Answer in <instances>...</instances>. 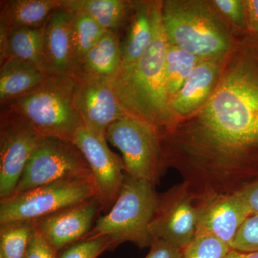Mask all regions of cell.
Masks as SVG:
<instances>
[{"label": "cell", "instance_id": "6da1fadb", "mask_svg": "<svg viewBox=\"0 0 258 258\" xmlns=\"http://www.w3.org/2000/svg\"><path fill=\"white\" fill-rule=\"evenodd\" d=\"M158 132L164 169L196 203L258 184V41L236 42L208 101Z\"/></svg>", "mask_w": 258, "mask_h": 258}, {"label": "cell", "instance_id": "7a4b0ae2", "mask_svg": "<svg viewBox=\"0 0 258 258\" xmlns=\"http://www.w3.org/2000/svg\"><path fill=\"white\" fill-rule=\"evenodd\" d=\"M162 1H151L153 35L150 44L135 63L120 67L112 80L115 92L131 116L157 130L174 121L166 90L165 60L168 42L161 19Z\"/></svg>", "mask_w": 258, "mask_h": 258}, {"label": "cell", "instance_id": "3957f363", "mask_svg": "<svg viewBox=\"0 0 258 258\" xmlns=\"http://www.w3.org/2000/svg\"><path fill=\"white\" fill-rule=\"evenodd\" d=\"M212 2L162 1L161 19L168 43L203 59L222 58L236 42Z\"/></svg>", "mask_w": 258, "mask_h": 258}, {"label": "cell", "instance_id": "277c9868", "mask_svg": "<svg viewBox=\"0 0 258 258\" xmlns=\"http://www.w3.org/2000/svg\"><path fill=\"white\" fill-rule=\"evenodd\" d=\"M76 76L50 75L33 91L1 104V114L15 117L44 138L73 142L84 127L75 104Z\"/></svg>", "mask_w": 258, "mask_h": 258}, {"label": "cell", "instance_id": "5b68a950", "mask_svg": "<svg viewBox=\"0 0 258 258\" xmlns=\"http://www.w3.org/2000/svg\"><path fill=\"white\" fill-rule=\"evenodd\" d=\"M159 194L154 185L125 174L119 196L106 215L97 218L83 240L107 237L111 251L125 242L140 249L150 247L153 237L149 226L157 209Z\"/></svg>", "mask_w": 258, "mask_h": 258}, {"label": "cell", "instance_id": "8992f818", "mask_svg": "<svg viewBox=\"0 0 258 258\" xmlns=\"http://www.w3.org/2000/svg\"><path fill=\"white\" fill-rule=\"evenodd\" d=\"M68 179H94L87 161L73 142L42 138L29 159L13 196Z\"/></svg>", "mask_w": 258, "mask_h": 258}, {"label": "cell", "instance_id": "52a82bcc", "mask_svg": "<svg viewBox=\"0 0 258 258\" xmlns=\"http://www.w3.org/2000/svg\"><path fill=\"white\" fill-rule=\"evenodd\" d=\"M98 196L96 185L68 179L44 185L0 201V225L34 222Z\"/></svg>", "mask_w": 258, "mask_h": 258}, {"label": "cell", "instance_id": "ba28073f", "mask_svg": "<svg viewBox=\"0 0 258 258\" xmlns=\"http://www.w3.org/2000/svg\"><path fill=\"white\" fill-rule=\"evenodd\" d=\"M106 138L123 154L127 175L154 186L158 184L165 169L155 127L128 116L110 125Z\"/></svg>", "mask_w": 258, "mask_h": 258}, {"label": "cell", "instance_id": "9c48e42d", "mask_svg": "<svg viewBox=\"0 0 258 258\" xmlns=\"http://www.w3.org/2000/svg\"><path fill=\"white\" fill-rule=\"evenodd\" d=\"M74 76L75 104L83 125L98 138L106 140L110 125L131 115L122 106L111 81L87 74Z\"/></svg>", "mask_w": 258, "mask_h": 258}, {"label": "cell", "instance_id": "30bf717a", "mask_svg": "<svg viewBox=\"0 0 258 258\" xmlns=\"http://www.w3.org/2000/svg\"><path fill=\"white\" fill-rule=\"evenodd\" d=\"M197 219L196 200L182 182L159 195L149 232L153 238L182 249L195 238Z\"/></svg>", "mask_w": 258, "mask_h": 258}, {"label": "cell", "instance_id": "8fae6325", "mask_svg": "<svg viewBox=\"0 0 258 258\" xmlns=\"http://www.w3.org/2000/svg\"><path fill=\"white\" fill-rule=\"evenodd\" d=\"M0 201L13 196L27 163L44 137L25 122L1 114Z\"/></svg>", "mask_w": 258, "mask_h": 258}, {"label": "cell", "instance_id": "7c38bea8", "mask_svg": "<svg viewBox=\"0 0 258 258\" xmlns=\"http://www.w3.org/2000/svg\"><path fill=\"white\" fill-rule=\"evenodd\" d=\"M106 141L83 127L76 133L73 143L87 161L103 210L108 212L119 196L125 172L123 159L111 152Z\"/></svg>", "mask_w": 258, "mask_h": 258}, {"label": "cell", "instance_id": "4fadbf2b", "mask_svg": "<svg viewBox=\"0 0 258 258\" xmlns=\"http://www.w3.org/2000/svg\"><path fill=\"white\" fill-rule=\"evenodd\" d=\"M102 210L101 200L95 197L33 222L35 229L59 252L83 240Z\"/></svg>", "mask_w": 258, "mask_h": 258}, {"label": "cell", "instance_id": "5bb4252c", "mask_svg": "<svg viewBox=\"0 0 258 258\" xmlns=\"http://www.w3.org/2000/svg\"><path fill=\"white\" fill-rule=\"evenodd\" d=\"M195 237L210 235L232 247L237 232L252 215L242 193L217 195L197 203Z\"/></svg>", "mask_w": 258, "mask_h": 258}, {"label": "cell", "instance_id": "9a60e30c", "mask_svg": "<svg viewBox=\"0 0 258 258\" xmlns=\"http://www.w3.org/2000/svg\"><path fill=\"white\" fill-rule=\"evenodd\" d=\"M71 20L72 13L61 3V6L51 13L44 25V57L49 74L74 75Z\"/></svg>", "mask_w": 258, "mask_h": 258}, {"label": "cell", "instance_id": "2e32d148", "mask_svg": "<svg viewBox=\"0 0 258 258\" xmlns=\"http://www.w3.org/2000/svg\"><path fill=\"white\" fill-rule=\"evenodd\" d=\"M225 57L206 59L194 70L181 91L171 100L170 109L175 120L191 114L208 101L218 81Z\"/></svg>", "mask_w": 258, "mask_h": 258}, {"label": "cell", "instance_id": "e0dca14e", "mask_svg": "<svg viewBox=\"0 0 258 258\" xmlns=\"http://www.w3.org/2000/svg\"><path fill=\"white\" fill-rule=\"evenodd\" d=\"M0 28L7 33L17 29L40 28L61 0H5L0 2Z\"/></svg>", "mask_w": 258, "mask_h": 258}, {"label": "cell", "instance_id": "ac0fdd59", "mask_svg": "<svg viewBox=\"0 0 258 258\" xmlns=\"http://www.w3.org/2000/svg\"><path fill=\"white\" fill-rule=\"evenodd\" d=\"M49 76L26 61L8 59L0 68V103L3 104L33 91Z\"/></svg>", "mask_w": 258, "mask_h": 258}, {"label": "cell", "instance_id": "d6986e66", "mask_svg": "<svg viewBox=\"0 0 258 258\" xmlns=\"http://www.w3.org/2000/svg\"><path fill=\"white\" fill-rule=\"evenodd\" d=\"M43 32L44 25L6 32V39L0 42V63L8 59H18L30 62L49 74L44 57Z\"/></svg>", "mask_w": 258, "mask_h": 258}, {"label": "cell", "instance_id": "ffe728a7", "mask_svg": "<svg viewBox=\"0 0 258 258\" xmlns=\"http://www.w3.org/2000/svg\"><path fill=\"white\" fill-rule=\"evenodd\" d=\"M121 63L119 37L116 32L107 30L84 56L76 74L91 75L112 81L119 71Z\"/></svg>", "mask_w": 258, "mask_h": 258}, {"label": "cell", "instance_id": "44dd1931", "mask_svg": "<svg viewBox=\"0 0 258 258\" xmlns=\"http://www.w3.org/2000/svg\"><path fill=\"white\" fill-rule=\"evenodd\" d=\"M71 11H82L106 30L115 31L132 16L137 2L125 0H61Z\"/></svg>", "mask_w": 258, "mask_h": 258}, {"label": "cell", "instance_id": "7402d4cb", "mask_svg": "<svg viewBox=\"0 0 258 258\" xmlns=\"http://www.w3.org/2000/svg\"><path fill=\"white\" fill-rule=\"evenodd\" d=\"M130 20L126 37L121 43L120 67H127L135 63L150 44L153 35L151 1L137 2Z\"/></svg>", "mask_w": 258, "mask_h": 258}, {"label": "cell", "instance_id": "603a6c76", "mask_svg": "<svg viewBox=\"0 0 258 258\" xmlns=\"http://www.w3.org/2000/svg\"><path fill=\"white\" fill-rule=\"evenodd\" d=\"M71 12V50L75 75L84 56L99 41L107 30L87 13L82 11Z\"/></svg>", "mask_w": 258, "mask_h": 258}, {"label": "cell", "instance_id": "cb8c5ba5", "mask_svg": "<svg viewBox=\"0 0 258 258\" xmlns=\"http://www.w3.org/2000/svg\"><path fill=\"white\" fill-rule=\"evenodd\" d=\"M206 59L194 55L175 45L168 43L165 60L166 90L172 99L186 82L200 62Z\"/></svg>", "mask_w": 258, "mask_h": 258}, {"label": "cell", "instance_id": "d4e9b609", "mask_svg": "<svg viewBox=\"0 0 258 258\" xmlns=\"http://www.w3.org/2000/svg\"><path fill=\"white\" fill-rule=\"evenodd\" d=\"M35 230L33 222L0 225V258H25Z\"/></svg>", "mask_w": 258, "mask_h": 258}, {"label": "cell", "instance_id": "484cf974", "mask_svg": "<svg viewBox=\"0 0 258 258\" xmlns=\"http://www.w3.org/2000/svg\"><path fill=\"white\" fill-rule=\"evenodd\" d=\"M232 249L213 236H198L181 249V258H225Z\"/></svg>", "mask_w": 258, "mask_h": 258}, {"label": "cell", "instance_id": "4316f807", "mask_svg": "<svg viewBox=\"0 0 258 258\" xmlns=\"http://www.w3.org/2000/svg\"><path fill=\"white\" fill-rule=\"evenodd\" d=\"M106 251H111V242L107 237L86 239L62 249L57 258H98Z\"/></svg>", "mask_w": 258, "mask_h": 258}, {"label": "cell", "instance_id": "83f0119b", "mask_svg": "<svg viewBox=\"0 0 258 258\" xmlns=\"http://www.w3.org/2000/svg\"><path fill=\"white\" fill-rule=\"evenodd\" d=\"M232 248L242 252H258V213L246 219L234 239Z\"/></svg>", "mask_w": 258, "mask_h": 258}, {"label": "cell", "instance_id": "f1b7e54d", "mask_svg": "<svg viewBox=\"0 0 258 258\" xmlns=\"http://www.w3.org/2000/svg\"><path fill=\"white\" fill-rule=\"evenodd\" d=\"M214 6L221 14L240 28L247 26L245 3L242 0H214Z\"/></svg>", "mask_w": 258, "mask_h": 258}, {"label": "cell", "instance_id": "f546056e", "mask_svg": "<svg viewBox=\"0 0 258 258\" xmlns=\"http://www.w3.org/2000/svg\"><path fill=\"white\" fill-rule=\"evenodd\" d=\"M58 252L35 229L25 258H57Z\"/></svg>", "mask_w": 258, "mask_h": 258}, {"label": "cell", "instance_id": "4dcf8cb0", "mask_svg": "<svg viewBox=\"0 0 258 258\" xmlns=\"http://www.w3.org/2000/svg\"><path fill=\"white\" fill-rule=\"evenodd\" d=\"M149 253L144 258H181V249L166 241L154 237Z\"/></svg>", "mask_w": 258, "mask_h": 258}, {"label": "cell", "instance_id": "1f68e13d", "mask_svg": "<svg viewBox=\"0 0 258 258\" xmlns=\"http://www.w3.org/2000/svg\"><path fill=\"white\" fill-rule=\"evenodd\" d=\"M247 16V26L258 33V0L244 1Z\"/></svg>", "mask_w": 258, "mask_h": 258}, {"label": "cell", "instance_id": "d6a6232c", "mask_svg": "<svg viewBox=\"0 0 258 258\" xmlns=\"http://www.w3.org/2000/svg\"><path fill=\"white\" fill-rule=\"evenodd\" d=\"M240 193L250 208L252 214L258 213V184Z\"/></svg>", "mask_w": 258, "mask_h": 258}, {"label": "cell", "instance_id": "836d02e7", "mask_svg": "<svg viewBox=\"0 0 258 258\" xmlns=\"http://www.w3.org/2000/svg\"><path fill=\"white\" fill-rule=\"evenodd\" d=\"M225 258H258V252H242L232 249Z\"/></svg>", "mask_w": 258, "mask_h": 258}]
</instances>
